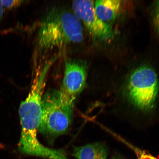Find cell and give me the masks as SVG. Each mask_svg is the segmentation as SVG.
<instances>
[{
	"label": "cell",
	"instance_id": "cell-1",
	"mask_svg": "<svg viewBox=\"0 0 159 159\" xmlns=\"http://www.w3.org/2000/svg\"><path fill=\"white\" fill-rule=\"evenodd\" d=\"M48 69L45 67L37 74L27 98L20 105L21 130L18 150L24 154L51 159L55 153L54 149L43 146L37 137L42 112V96Z\"/></svg>",
	"mask_w": 159,
	"mask_h": 159
},
{
	"label": "cell",
	"instance_id": "cell-2",
	"mask_svg": "<svg viewBox=\"0 0 159 159\" xmlns=\"http://www.w3.org/2000/svg\"><path fill=\"white\" fill-rule=\"evenodd\" d=\"M84 39L82 25L74 13L55 9L41 22L37 38L39 49L50 51L80 43Z\"/></svg>",
	"mask_w": 159,
	"mask_h": 159
},
{
	"label": "cell",
	"instance_id": "cell-3",
	"mask_svg": "<svg viewBox=\"0 0 159 159\" xmlns=\"http://www.w3.org/2000/svg\"><path fill=\"white\" fill-rule=\"evenodd\" d=\"M74 106L61 98L59 91L47 93L42 101L39 132L50 141L65 134L72 123Z\"/></svg>",
	"mask_w": 159,
	"mask_h": 159
},
{
	"label": "cell",
	"instance_id": "cell-4",
	"mask_svg": "<svg viewBox=\"0 0 159 159\" xmlns=\"http://www.w3.org/2000/svg\"><path fill=\"white\" fill-rule=\"evenodd\" d=\"M159 89L156 72L150 67L143 66L131 75L126 92L131 104L140 110L147 112L153 108Z\"/></svg>",
	"mask_w": 159,
	"mask_h": 159
},
{
	"label": "cell",
	"instance_id": "cell-5",
	"mask_svg": "<svg viewBox=\"0 0 159 159\" xmlns=\"http://www.w3.org/2000/svg\"><path fill=\"white\" fill-rule=\"evenodd\" d=\"M88 67L85 61L67 58L65 61L64 77L59 91L63 101L74 105L86 85Z\"/></svg>",
	"mask_w": 159,
	"mask_h": 159
},
{
	"label": "cell",
	"instance_id": "cell-6",
	"mask_svg": "<svg viewBox=\"0 0 159 159\" xmlns=\"http://www.w3.org/2000/svg\"><path fill=\"white\" fill-rule=\"evenodd\" d=\"M74 13L94 39L108 41L114 38L115 33L112 27L102 21L95 12L94 2L89 0L73 1Z\"/></svg>",
	"mask_w": 159,
	"mask_h": 159
},
{
	"label": "cell",
	"instance_id": "cell-7",
	"mask_svg": "<svg viewBox=\"0 0 159 159\" xmlns=\"http://www.w3.org/2000/svg\"><path fill=\"white\" fill-rule=\"evenodd\" d=\"M108 151L106 145L94 143L75 147L72 155L77 159H107Z\"/></svg>",
	"mask_w": 159,
	"mask_h": 159
},
{
	"label": "cell",
	"instance_id": "cell-8",
	"mask_svg": "<svg viewBox=\"0 0 159 159\" xmlns=\"http://www.w3.org/2000/svg\"><path fill=\"white\" fill-rule=\"evenodd\" d=\"M122 6V1L119 0H100L94 3L95 12L105 23L114 20L118 16Z\"/></svg>",
	"mask_w": 159,
	"mask_h": 159
},
{
	"label": "cell",
	"instance_id": "cell-9",
	"mask_svg": "<svg viewBox=\"0 0 159 159\" xmlns=\"http://www.w3.org/2000/svg\"><path fill=\"white\" fill-rule=\"evenodd\" d=\"M152 19L155 29L159 35V1L155 2L154 3Z\"/></svg>",
	"mask_w": 159,
	"mask_h": 159
},
{
	"label": "cell",
	"instance_id": "cell-10",
	"mask_svg": "<svg viewBox=\"0 0 159 159\" xmlns=\"http://www.w3.org/2000/svg\"><path fill=\"white\" fill-rule=\"evenodd\" d=\"M3 7L7 9H11L20 5L25 1L21 0H11V1H1Z\"/></svg>",
	"mask_w": 159,
	"mask_h": 159
},
{
	"label": "cell",
	"instance_id": "cell-11",
	"mask_svg": "<svg viewBox=\"0 0 159 159\" xmlns=\"http://www.w3.org/2000/svg\"><path fill=\"white\" fill-rule=\"evenodd\" d=\"M138 159H158L152 155L144 151L135 150Z\"/></svg>",
	"mask_w": 159,
	"mask_h": 159
},
{
	"label": "cell",
	"instance_id": "cell-12",
	"mask_svg": "<svg viewBox=\"0 0 159 159\" xmlns=\"http://www.w3.org/2000/svg\"><path fill=\"white\" fill-rule=\"evenodd\" d=\"M4 7H3L1 1H0V20H1L2 17L4 12Z\"/></svg>",
	"mask_w": 159,
	"mask_h": 159
},
{
	"label": "cell",
	"instance_id": "cell-13",
	"mask_svg": "<svg viewBox=\"0 0 159 159\" xmlns=\"http://www.w3.org/2000/svg\"><path fill=\"white\" fill-rule=\"evenodd\" d=\"M110 159H125L124 158L122 157L121 156H114L113 157H112Z\"/></svg>",
	"mask_w": 159,
	"mask_h": 159
}]
</instances>
